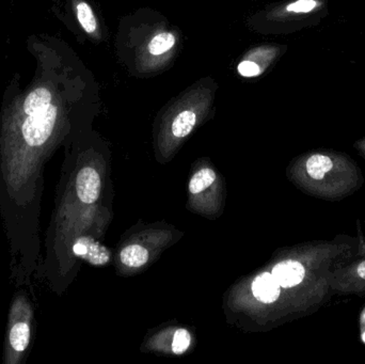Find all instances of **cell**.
Returning <instances> with one entry per match:
<instances>
[{
  "label": "cell",
  "mask_w": 365,
  "mask_h": 364,
  "mask_svg": "<svg viewBox=\"0 0 365 364\" xmlns=\"http://www.w3.org/2000/svg\"><path fill=\"white\" fill-rule=\"evenodd\" d=\"M27 286L15 290L9 307L2 363L24 364L32 350L36 335V309Z\"/></svg>",
  "instance_id": "6da1fadb"
},
{
  "label": "cell",
  "mask_w": 365,
  "mask_h": 364,
  "mask_svg": "<svg viewBox=\"0 0 365 364\" xmlns=\"http://www.w3.org/2000/svg\"><path fill=\"white\" fill-rule=\"evenodd\" d=\"M101 177L96 169L90 166L79 169L75 177V194L83 204H93L100 198Z\"/></svg>",
  "instance_id": "7a4b0ae2"
},
{
  "label": "cell",
  "mask_w": 365,
  "mask_h": 364,
  "mask_svg": "<svg viewBox=\"0 0 365 364\" xmlns=\"http://www.w3.org/2000/svg\"><path fill=\"white\" fill-rule=\"evenodd\" d=\"M71 251L76 258L83 259L93 265L107 264L110 259V252L108 249L89 236L79 237L76 239Z\"/></svg>",
  "instance_id": "3957f363"
},
{
  "label": "cell",
  "mask_w": 365,
  "mask_h": 364,
  "mask_svg": "<svg viewBox=\"0 0 365 364\" xmlns=\"http://www.w3.org/2000/svg\"><path fill=\"white\" fill-rule=\"evenodd\" d=\"M272 276L281 288H293L304 280V267L296 261H284L272 269Z\"/></svg>",
  "instance_id": "277c9868"
},
{
  "label": "cell",
  "mask_w": 365,
  "mask_h": 364,
  "mask_svg": "<svg viewBox=\"0 0 365 364\" xmlns=\"http://www.w3.org/2000/svg\"><path fill=\"white\" fill-rule=\"evenodd\" d=\"M280 288L272 274L263 273L253 281V296L261 303H272L279 298Z\"/></svg>",
  "instance_id": "5b68a950"
},
{
  "label": "cell",
  "mask_w": 365,
  "mask_h": 364,
  "mask_svg": "<svg viewBox=\"0 0 365 364\" xmlns=\"http://www.w3.org/2000/svg\"><path fill=\"white\" fill-rule=\"evenodd\" d=\"M121 262L130 269H138L149 260V251L140 245H130L120 254Z\"/></svg>",
  "instance_id": "8992f818"
},
{
  "label": "cell",
  "mask_w": 365,
  "mask_h": 364,
  "mask_svg": "<svg viewBox=\"0 0 365 364\" xmlns=\"http://www.w3.org/2000/svg\"><path fill=\"white\" fill-rule=\"evenodd\" d=\"M75 13L79 25L88 34L96 33L98 29V21L91 6L83 0H79L75 4Z\"/></svg>",
  "instance_id": "52a82bcc"
},
{
  "label": "cell",
  "mask_w": 365,
  "mask_h": 364,
  "mask_svg": "<svg viewBox=\"0 0 365 364\" xmlns=\"http://www.w3.org/2000/svg\"><path fill=\"white\" fill-rule=\"evenodd\" d=\"M216 172L212 169H201L191 177L190 182H189V192L192 194L204 192L216 181Z\"/></svg>",
  "instance_id": "ba28073f"
},
{
  "label": "cell",
  "mask_w": 365,
  "mask_h": 364,
  "mask_svg": "<svg viewBox=\"0 0 365 364\" xmlns=\"http://www.w3.org/2000/svg\"><path fill=\"white\" fill-rule=\"evenodd\" d=\"M334 168L332 160L327 156L313 155L307 162V171L312 179L322 180Z\"/></svg>",
  "instance_id": "9c48e42d"
},
{
  "label": "cell",
  "mask_w": 365,
  "mask_h": 364,
  "mask_svg": "<svg viewBox=\"0 0 365 364\" xmlns=\"http://www.w3.org/2000/svg\"><path fill=\"white\" fill-rule=\"evenodd\" d=\"M197 122V115L193 111L185 110L180 113L173 123V132L178 138H184L190 134Z\"/></svg>",
  "instance_id": "30bf717a"
},
{
  "label": "cell",
  "mask_w": 365,
  "mask_h": 364,
  "mask_svg": "<svg viewBox=\"0 0 365 364\" xmlns=\"http://www.w3.org/2000/svg\"><path fill=\"white\" fill-rule=\"evenodd\" d=\"M175 44V38L173 33L164 32V33L158 34L150 43V53L152 55H162L166 51H170Z\"/></svg>",
  "instance_id": "8fae6325"
},
{
  "label": "cell",
  "mask_w": 365,
  "mask_h": 364,
  "mask_svg": "<svg viewBox=\"0 0 365 364\" xmlns=\"http://www.w3.org/2000/svg\"><path fill=\"white\" fill-rule=\"evenodd\" d=\"M191 343V336L186 329H178L173 336V350L175 354L182 355L188 350Z\"/></svg>",
  "instance_id": "7c38bea8"
},
{
  "label": "cell",
  "mask_w": 365,
  "mask_h": 364,
  "mask_svg": "<svg viewBox=\"0 0 365 364\" xmlns=\"http://www.w3.org/2000/svg\"><path fill=\"white\" fill-rule=\"evenodd\" d=\"M317 0H297L287 6V10L294 13H308L317 8Z\"/></svg>",
  "instance_id": "4fadbf2b"
},
{
  "label": "cell",
  "mask_w": 365,
  "mask_h": 364,
  "mask_svg": "<svg viewBox=\"0 0 365 364\" xmlns=\"http://www.w3.org/2000/svg\"><path fill=\"white\" fill-rule=\"evenodd\" d=\"M238 72L244 77H255L261 73V68L255 62L246 60L240 62L238 66Z\"/></svg>",
  "instance_id": "5bb4252c"
},
{
  "label": "cell",
  "mask_w": 365,
  "mask_h": 364,
  "mask_svg": "<svg viewBox=\"0 0 365 364\" xmlns=\"http://www.w3.org/2000/svg\"><path fill=\"white\" fill-rule=\"evenodd\" d=\"M360 326H361L362 341L365 343V308L364 312H362L361 318H360Z\"/></svg>",
  "instance_id": "9a60e30c"
},
{
  "label": "cell",
  "mask_w": 365,
  "mask_h": 364,
  "mask_svg": "<svg viewBox=\"0 0 365 364\" xmlns=\"http://www.w3.org/2000/svg\"><path fill=\"white\" fill-rule=\"evenodd\" d=\"M358 275L365 280V262H362L361 264L358 266Z\"/></svg>",
  "instance_id": "2e32d148"
}]
</instances>
